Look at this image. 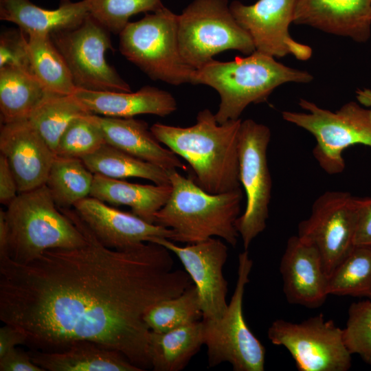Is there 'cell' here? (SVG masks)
<instances>
[{"mask_svg":"<svg viewBox=\"0 0 371 371\" xmlns=\"http://www.w3.org/2000/svg\"><path fill=\"white\" fill-rule=\"evenodd\" d=\"M110 32L91 15L77 27L50 35L77 89L130 92L131 87L106 60L112 49Z\"/></svg>","mask_w":371,"mask_h":371,"instance_id":"cell-11","label":"cell"},{"mask_svg":"<svg viewBox=\"0 0 371 371\" xmlns=\"http://www.w3.org/2000/svg\"><path fill=\"white\" fill-rule=\"evenodd\" d=\"M121 54L150 78L178 86L190 83L195 70L183 60L178 40V14L164 6L119 34Z\"/></svg>","mask_w":371,"mask_h":371,"instance_id":"cell-6","label":"cell"},{"mask_svg":"<svg viewBox=\"0 0 371 371\" xmlns=\"http://www.w3.org/2000/svg\"><path fill=\"white\" fill-rule=\"evenodd\" d=\"M293 23L366 43L371 35V0H297Z\"/></svg>","mask_w":371,"mask_h":371,"instance_id":"cell-19","label":"cell"},{"mask_svg":"<svg viewBox=\"0 0 371 371\" xmlns=\"http://www.w3.org/2000/svg\"><path fill=\"white\" fill-rule=\"evenodd\" d=\"M29 354L44 371H142L122 353L89 341L74 342L60 351Z\"/></svg>","mask_w":371,"mask_h":371,"instance_id":"cell-23","label":"cell"},{"mask_svg":"<svg viewBox=\"0 0 371 371\" xmlns=\"http://www.w3.org/2000/svg\"><path fill=\"white\" fill-rule=\"evenodd\" d=\"M328 295H371V246H354L328 279Z\"/></svg>","mask_w":371,"mask_h":371,"instance_id":"cell-32","label":"cell"},{"mask_svg":"<svg viewBox=\"0 0 371 371\" xmlns=\"http://www.w3.org/2000/svg\"><path fill=\"white\" fill-rule=\"evenodd\" d=\"M313 79L306 71L286 66L274 57L255 51L227 62L213 59L194 71L190 83L207 85L218 92L221 101L215 117L223 124L240 119L250 104L267 101L283 84L308 83Z\"/></svg>","mask_w":371,"mask_h":371,"instance_id":"cell-3","label":"cell"},{"mask_svg":"<svg viewBox=\"0 0 371 371\" xmlns=\"http://www.w3.org/2000/svg\"><path fill=\"white\" fill-rule=\"evenodd\" d=\"M370 298L371 299V295L370 296Z\"/></svg>","mask_w":371,"mask_h":371,"instance_id":"cell-43","label":"cell"},{"mask_svg":"<svg viewBox=\"0 0 371 371\" xmlns=\"http://www.w3.org/2000/svg\"><path fill=\"white\" fill-rule=\"evenodd\" d=\"M178 40L185 62L194 69L225 50L256 51L249 34L234 17L228 0H193L178 15Z\"/></svg>","mask_w":371,"mask_h":371,"instance_id":"cell-8","label":"cell"},{"mask_svg":"<svg viewBox=\"0 0 371 371\" xmlns=\"http://www.w3.org/2000/svg\"><path fill=\"white\" fill-rule=\"evenodd\" d=\"M90 114L78 117L69 124L58 142L56 156L82 159L106 144Z\"/></svg>","mask_w":371,"mask_h":371,"instance_id":"cell-34","label":"cell"},{"mask_svg":"<svg viewBox=\"0 0 371 371\" xmlns=\"http://www.w3.org/2000/svg\"><path fill=\"white\" fill-rule=\"evenodd\" d=\"M242 120L223 124L208 109L199 111L196 123L180 127L157 122L150 131L161 143L190 166L193 180L205 192L221 194L240 188L238 134Z\"/></svg>","mask_w":371,"mask_h":371,"instance_id":"cell-2","label":"cell"},{"mask_svg":"<svg viewBox=\"0 0 371 371\" xmlns=\"http://www.w3.org/2000/svg\"><path fill=\"white\" fill-rule=\"evenodd\" d=\"M93 177L81 159L56 156L45 185L58 207L71 208L90 196Z\"/></svg>","mask_w":371,"mask_h":371,"instance_id":"cell-29","label":"cell"},{"mask_svg":"<svg viewBox=\"0 0 371 371\" xmlns=\"http://www.w3.org/2000/svg\"><path fill=\"white\" fill-rule=\"evenodd\" d=\"M5 66L18 67L33 74L27 35L19 28L9 29L1 34L0 67Z\"/></svg>","mask_w":371,"mask_h":371,"instance_id":"cell-36","label":"cell"},{"mask_svg":"<svg viewBox=\"0 0 371 371\" xmlns=\"http://www.w3.org/2000/svg\"><path fill=\"white\" fill-rule=\"evenodd\" d=\"M203 319L201 300L193 284L177 296L151 306L144 320L150 331L165 333Z\"/></svg>","mask_w":371,"mask_h":371,"instance_id":"cell-31","label":"cell"},{"mask_svg":"<svg viewBox=\"0 0 371 371\" xmlns=\"http://www.w3.org/2000/svg\"><path fill=\"white\" fill-rule=\"evenodd\" d=\"M4 324L0 328V357L18 345L25 344L27 341L22 330L12 325Z\"/></svg>","mask_w":371,"mask_h":371,"instance_id":"cell-40","label":"cell"},{"mask_svg":"<svg viewBox=\"0 0 371 371\" xmlns=\"http://www.w3.org/2000/svg\"><path fill=\"white\" fill-rule=\"evenodd\" d=\"M89 14L88 0H60L54 10L30 0H0V19L16 25L27 35L53 33L74 28Z\"/></svg>","mask_w":371,"mask_h":371,"instance_id":"cell-22","label":"cell"},{"mask_svg":"<svg viewBox=\"0 0 371 371\" xmlns=\"http://www.w3.org/2000/svg\"><path fill=\"white\" fill-rule=\"evenodd\" d=\"M280 271L289 303L310 308L322 306L328 295V279L320 255L298 236L290 237L282 256Z\"/></svg>","mask_w":371,"mask_h":371,"instance_id":"cell-18","label":"cell"},{"mask_svg":"<svg viewBox=\"0 0 371 371\" xmlns=\"http://www.w3.org/2000/svg\"><path fill=\"white\" fill-rule=\"evenodd\" d=\"M171 192L170 183H133L94 174L90 196L111 205L129 206L134 214L154 223L155 214L167 202Z\"/></svg>","mask_w":371,"mask_h":371,"instance_id":"cell-24","label":"cell"},{"mask_svg":"<svg viewBox=\"0 0 371 371\" xmlns=\"http://www.w3.org/2000/svg\"><path fill=\"white\" fill-rule=\"evenodd\" d=\"M90 113L74 96L48 93L28 120L55 154L61 135L76 118Z\"/></svg>","mask_w":371,"mask_h":371,"instance_id":"cell-30","label":"cell"},{"mask_svg":"<svg viewBox=\"0 0 371 371\" xmlns=\"http://www.w3.org/2000/svg\"><path fill=\"white\" fill-rule=\"evenodd\" d=\"M73 94L90 113L107 117H132L142 114L165 117L177 109L170 93L148 85L135 92L76 89Z\"/></svg>","mask_w":371,"mask_h":371,"instance_id":"cell-21","label":"cell"},{"mask_svg":"<svg viewBox=\"0 0 371 371\" xmlns=\"http://www.w3.org/2000/svg\"><path fill=\"white\" fill-rule=\"evenodd\" d=\"M93 173L114 179L137 177L155 184H170L168 170L105 144L82 159Z\"/></svg>","mask_w":371,"mask_h":371,"instance_id":"cell-27","label":"cell"},{"mask_svg":"<svg viewBox=\"0 0 371 371\" xmlns=\"http://www.w3.org/2000/svg\"><path fill=\"white\" fill-rule=\"evenodd\" d=\"M203 345L202 320L165 333L150 331L148 355L151 368L154 371H180Z\"/></svg>","mask_w":371,"mask_h":371,"instance_id":"cell-25","label":"cell"},{"mask_svg":"<svg viewBox=\"0 0 371 371\" xmlns=\"http://www.w3.org/2000/svg\"><path fill=\"white\" fill-rule=\"evenodd\" d=\"M106 144L166 170H188L174 152L163 147L148 128V124L132 117H115L91 113Z\"/></svg>","mask_w":371,"mask_h":371,"instance_id":"cell-20","label":"cell"},{"mask_svg":"<svg viewBox=\"0 0 371 371\" xmlns=\"http://www.w3.org/2000/svg\"><path fill=\"white\" fill-rule=\"evenodd\" d=\"M0 151L15 177L19 194L45 184L56 155L28 120L1 124Z\"/></svg>","mask_w":371,"mask_h":371,"instance_id":"cell-16","label":"cell"},{"mask_svg":"<svg viewBox=\"0 0 371 371\" xmlns=\"http://www.w3.org/2000/svg\"><path fill=\"white\" fill-rule=\"evenodd\" d=\"M168 172L172 192L155 214L154 223L171 229L170 240L173 242L192 244L218 236L235 247L239 236L235 223L240 216L241 189L210 194L177 170Z\"/></svg>","mask_w":371,"mask_h":371,"instance_id":"cell-4","label":"cell"},{"mask_svg":"<svg viewBox=\"0 0 371 371\" xmlns=\"http://www.w3.org/2000/svg\"><path fill=\"white\" fill-rule=\"evenodd\" d=\"M89 15L110 32L120 33L129 19L141 12H153L164 5L161 0H88Z\"/></svg>","mask_w":371,"mask_h":371,"instance_id":"cell-33","label":"cell"},{"mask_svg":"<svg viewBox=\"0 0 371 371\" xmlns=\"http://www.w3.org/2000/svg\"><path fill=\"white\" fill-rule=\"evenodd\" d=\"M269 128L252 119L242 120L238 134V176L246 194L245 212L236 227L247 250L262 232L269 217L271 177L267 162Z\"/></svg>","mask_w":371,"mask_h":371,"instance_id":"cell-10","label":"cell"},{"mask_svg":"<svg viewBox=\"0 0 371 371\" xmlns=\"http://www.w3.org/2000/svg\"><path fill=\"white\" fill-rule=\"evenodd\" d=\"M357 213V197L344 191H327L298 225V237L317 250L328 277L355 246Z\"/></svg>","mask_w":371,"mask_h":371,"instance_id":"cell-13","label":"cell"},{"mask_svg":"<svg viewBox=\"0 0 371 371\" xmlns=\"http://www.w3.org/2000/svg\"><path fill=\"white\" fill-rule=\"evenodd\" d=\"M18 194L15 177L7 159L0 154V202L8 205Z\"/></svg>","mask_w":371,"mask_h":371,"instance_id":"cell-39","label":"cell"},{"mask_svg":"<svg viewBox=\"0 0 371 371\" xmlns=\"http://www.w3.org/2000/svg\"><path fill=\"white\" fill-rule=\"evenodd\" d=\"M9 257V233L5 211L0 210V259Z\"/></svg>","mask_w":371,"mask_h":371,"instance_id":"cell-41","label":"cell"},{"mask_svg":"<svg viewBox=\"0 0 371 371\" xmlns=\"http://www.w3.org/2000/svg\"><path fill=\"white\" fill-rule=\"evenodd\" d=\"M73 208L106 246L123 249L151 242L156 238L170 239L171 229L147 222L137 215L119 210L88 196Z\"/></svg>","mask_w":371,"mask_h":371,"instance_id":"cell-17","label":"cell"},{"mask_svg":"<svg viewBox=\"0 0 371 371\" xmlns=\"http://www.w3.org/2000/svg\"><path fill=\"white\" fill-rule=\"evenodd\" d=\"M33 74L51 93L71 95L76 90L69 69L50 35H27Z\"/></svg>","mask_w":371,"mask_h":371,"instance_id":"cell-28","label":"cell"},{"mask_svg":"<svg viewBox=\"0 0 371 371\" xmlns=\"http://www.w3.org/2000/svg\"><path fill=\"white\" fill-rule=\"evenodd\" d=\"M49 93L31 73L18 67H0L1 124L28 120Z\"/></svg>","mask_w":371,"mask_h":371,"instance_id":"cell-26","label":"cell"},{"mask_svg":"<svg viewBox=\"0 0 371 371\" xmlns=\"http://www.w3.org/2000/svg\"><path fill=\"white\" fill-rule=\"evenodd\" d=\"M299 105L304 112L285 111L282 118L315 137L313 155L326 173L337 175L344 170L346 148L355 144L371 147V110L354 101L335 112L303 98Z\"/></svg>","mask_w":371,"mask_h":371,"instance_id":"cell-7","label":"cell"},{"mask_svg":"<svg viewBox=\"0 0 371 371\" xmlns=\"http://www.w3.org/2000/svg\"><path fill=\"white\" fill-rule=\"evenodd\" d=\"M85 243L45 251L25 263L0 259V319L22 330L34 350L89 341L151 368L146 312L193 284L174 269L170 251L153 242L123 249L104 245L74 208H61Z\"/></svg>","mask_w":371,"mask_h":371,"instance_id":"cell-1","label":"cell"},{"mask_svg":"<svg viewBox=\"0 0 371 371\" xmlns=\"http://www.w3.org/2000/svg\"><path fill=\"white\" fill-rule=\"evenodd\" d=\"M358 102L365 106H371V90L369 89H358L356 91Z\"/></svg>","mask_w":371,"mask_h":371,"instance_id":"cell-42","label":"cell"},{"mask_svg":"<svg viewBox=\"0 0 371 371\" xmlns=\"http://www.w3.org/2000/svg\"><path fill=\"white\" fill-rule=\"evenodd\" d=\"M151 242L165 247L180 260L197 289L203 319H220L228 305L227 282L223 273L227 258L226 245L214 238L184 247L165 238H156Z\"/></svg>","mask_w":371,"mask_h":371,"instance_id":"cell-15","label":"cell"},{"mask_svg":"<svg viewBox=\"0 0 371 371\" xmlns=\"http://www.w3.org/2000/svg\"><path fill=\"white\" fill-rule=\"evenodd\" d=\"M9 257L25 263L45 251L85 243L81 232L55 203L45 185L19 193L7 205Z\"/></svg>","mask_w":371,"mask_h":371,"instance_id":"cell-5","label":"cell"},{"mask_svg":"<svg viewBox=\"0 0 371 371\" xmlns=\"http://www.w3.org/2000/svg\"><path fill=\"white\" fill-rule=\"evenodd\" d=\"M253 261L248 251L238 255V278L224 315L218 319H202L208 366L229 363L234 371H263L265 348L249 328L243 302Z\"/></svg>","mask_w":371,"mask_h":371,"instance_id":"cell-9","label":"cell"},{"mask_svg":"<svg viewBox=\"0 0 371 371\" xmlns=\"http://www.w3.org/2000/svg\"><path fill=\"white\" fill-rule=\"evenodd\" d=\"M297 0H258L251 5L229 3L238 24L249 34L256 51L274 58L292 55L300 60L311 57L312 49L294 40L289 30Z\"/></svg>","mask_w":371,"mask_h":371,"instance_id":"cell-14","label":"cell"},{"mask_svg":"<svg viewBox=\"0 0 371 371\" xmlns=\"http://www.w3.org/2000/svg\"><path fill=\"white\" fill-rule=\"evenodd\" d=\"M267 336L273 344L289 351L300 371H347L351 367L343 329L323 314L300 323L276 319Z\"/></svg>","mask_w":371,"mask_h":371,"instance_id":"cell-12","label":"cell"},{"mask_svg":"<svg viewBox=\"0 0 371 371\" xmlns=\"http://www.w3.org/2000/svg\"><path fill=\"white\" fill-rule=\"evenodd\" d=\"M355 246H371V197H357Z\"/></svg>","mask_w":371,"mask_h":371,"instance_id":"cell-37","label":"cell"},{"mask_svg":"<svg viewBox=\"0 0 371 371\" xmlns=\"http://www.w3.org/2000/svg\"><path fill=\"white\" fill-rule=\"evenodd\" d=\"M1 371H44L35 364L29 352L14 348L0 357Z\"/></svg>","mask_w":371,"mask_h":371,"instance_id":"cell-38","label":"cell"},{"mask_svg":"<svg viewBox=\"0 0 371 371\" xmlns=\"http://www.w3.org/2000/svg\"><path fill=\"white\" fill-rule=\"evenodd\" d=\"M343 337L351 355L357 354L371 364V299L350 305Z\"/></svg>","mask_w":371,"mask_h":371,"instance_id":"cell-35","label":"cell"}]
</instances>
